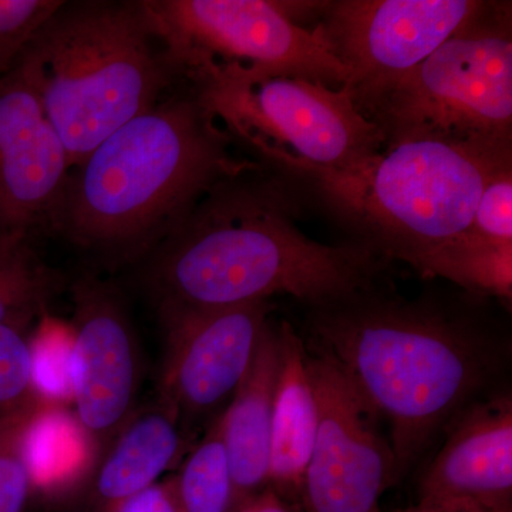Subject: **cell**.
Returning a JSON list of instances; mask_svg holds the SVG:
<instances>
[{"label":"cell","mask_w":512,"mask_h":512,"mask_svg":"<svg viewBox=\"0 0 512 512\" xmlns=\"http://www.w3.org/2000/svg\"><path fill=\"white\" fill-rule=\"evenodd\" d=\"M302 338L382 417L397 483L470 407L511 390L510 325L493 298L454 285L407 298L384 279L306 306Z\"/></svg>","instance_id":"1"},{"label":"cell","mask_w":512,"mask_h":512,"mask_svg":"<svg viewBox=\"0 0 512 512\" xmlns=\"http://www.w3.org/2000/svg\"><path fill=\"white\" fill-rule=\"evenodd\" d=\"M298 181L249 165L218 181L137 268L158 315L288 295L319 305L384 281L390 262L363 245H329L298 227Z\"/></svg>","instance_id":"2"},{"label":"cell","mask_w":512,"mask_h":512,"mask_svg":"<svg viewBox=\"0 0 512 512\" xmlns=\"http://www.w3.org/2000/svg\"><path fill=\"white\" fill-rule=\"evenodd\" d=\"M234 146L184 80L70 168L49 234L109 271L137 265L218 181L255 163Z\"/></svg>","instance_id":"3"},{"label":"cell","mask_w":512,"mask_h":512,"mask_svg":"<svg viewBox=\"0 0 512 512\" xmlns=\"http://www.w3.org/2000/svg\"><path fill=\"white\" fill-rule=\"evenodd\" d=\"M19 67L70 168L184 82L140 0H62Z\"/></svg>","instance_id":"4"},{"label":"cell","mask_w":512,"mask_h":512,"mask_svg":"<svg viewBox=\"0 0 512 512\" xmlns=\"http://www.w3.org/2000/svg\"><path fill=\"white\" fill-rule=\"evenodd\" d=\"M511 164L512 154L409 141L302 187L352 232L350 241L420 274L431 256L470 234L484 185Z\"/></svg>","instance_id":"5"},{"label":"cell","mask_w":512,"mask_h":512,"mask_svg":"<svg viewBox=\"0 0 512 512\" xmlns=\"http://www.w3.org/2000/svg\"><path fill=\"white\" fill-rule=\"evenodd\" d=\"M184 80L235 146L301 185L349 173L384 150L346 87L238 64H204Z\"/></svg>","instance_id":"6"},{"label":"cell","mask_w":512,"mask_h":512,"mask_svg":"<svg viewBox=\"0 0 512 512\" xmlns=\"http://www.w3.org/2000/svg\"><path fill=\"white\" fill-rule=\"evenodd\" d=\"M352 100L384 148L429 140L512 154L511 3L488 2L419 66Z\"/></svg>","instance_id":"7"},{"label":"cell","mask_w":512,"mask_h":512,"mask_svg":"<svg viewBox=\"0 0 512 512\" xmlns=\"http://www.w3.org/2000/svg\"><path fill=\"white\" fill-rule=\"evenodd\" d=\"M181 76L204 64H238L340 89L350 72L286 2L140 0Z\"/></svg>","instance_id":"8"},{"label":"cell","mask_w":512,"mask_h":512,"mask_svg":"<svg viewBox=\"0 0 512 512\" xmlns=\"http://www.w3.org/2000/svg\"><path fill=\"white\" fill-rule=\"evenodd\" d=\"M318 431L303 478L306 512H383L379 501L396 484L384 421L333 360L306 349Z\"/></svg>","instance_id":"9"},{"label":"cell","mask_w":512,"mask_h":512,"mask_svg":"<svg viewBox=\"0 0 512 512\" xmlns=\"http://www.w3.org/2000/svg\"><path fill=\"white\" fill-rule=\"evenodd\" d=\"M480 0L312 2L308 19L350 72V96L409 72L487 8Z\"/></svg>","instance_id":"10"},{"label":"cell","mask_w":512,"mask_h":512,"mask_svg":"<svg viewBox=\"0 0 512 512\" xmlns=\"http://www.w3.org/2000/svg\"><path fill=\"white\" fill-rule=\"evenodd\" d=\"M274 306L269 301L158 315L167 340L160 404L185 436L210 426L247 376Z\"/></svg>","instance_id":"11"},{"label":"cell","mask_w":512,"mask_h":512,"mask_svg":"<svg viewBox=\"0 0 512 512\" xmlns=\"http://www.w3.org/2000/svg\"><path fill=\"white\" fill-rule=\"evenodd\" d=\"M72 292L73 402L94 446L114 436L133 416L140 350L126 302L113 282L83 275Z\"/></svg>","instance_id":"12"},{"label":"cell","mask_w":512,"mask_h":512,"mask_svg":"<svg viewBox=\"0 0 512 512\" xmlns=\"http://www.w3.org/2000/svg\"><path fill=\"white\" fill-rule=\"evenodd\" d=\"M69 157L19 67L0 77V241L49 234Z\"/></svg>","instance_id":"13"},{"label":"cell","mask_w":512,"mask_h":512,"mask_svg":"<svg viewBox=\"0 0 512 512\" xmlns=\"http://www.w3.org/2000/svg\"><path fill=\"white\" fill-rule=\"evenodd\" d=\"M410 512H512L511 390L474 404L444 434Z\"/></svg>","instance_id":"14"},{"label":"cell","mask_w":512,"mask_h":512,"mask_svg":"<svg viewBox=\"0 0 512 512\" xmlns=\"http://www.w3.org/2000/svg\"><path fill=\"white\" fill-rule=\"evenodd\" d=\"M278 370L279 328L271 318L247 376L221 414L235 511L268 487Z\"/></svg>","instance_id":"15"},{"label":"cell","mask_w":512,"mask_h":512,"mask_svg":"<svg viewBox=\"0 0 512 512\" xmlns=\"http://www.w3.org/2000/svg\"><path fill=\"white\" fill-rule=\"evenodd\" d=\"M272 421L268 487L282 500H301L303 478L318 431V403L301 333L282 320Z\"/></svg>","instance_id":"16"},{"label":"cell","mask_w":512,"mask_h":512,"mask_svg":"<svg viewBox=\"0 0 512 512\" xmlns=\"http://www.w3.org/2000/svg\"><path fill=\"white\" fill-rule=\"evenodd\" d=\"M185 439L177 417L163 404L131 416L94 477L100 512L156 483L180 456Z\"/></svg>","instance_id":"17"},{"label":"cell","mask_w":512,"mask_h":512,"mask_svg":"<svg viewBox=\"0 0 512 512\" xmlns=\"http://www.w3.org/2000/svg\"><path fill=\"white\" fill-rule=\"evenodd\" d=\"M92 440L64 404L39 399L23 436V456L33 487L70 480L92 457Z\"/></svg>","instance_id":"18"},{"label":"cell","mask_w":512,"mask_h":512,"mask_svg":"<svg viewBox=\"0 0 512 512\" xmlns=\"http://www.w3.org/2000/svg\"><path fill=\"white\" fill-rule=\"evenodd\" d=\"M63 276L29 239L0 241V325L28 330L62 291Z\"/></svg>","instance_id":"19"},{"label":"cell","mask_w":512,"mask_h":512,"mask_svg":"<svg viewBox=\"0 0 512 512\" xmlns=\"http://www.w3.org/2000/svg\"><path fill=\"white\" fill-rule=\"evenodd\" d=\"M421 278L444 279L464 291L497 301L512 299V242L470 234L431 256Z\"/></svg>","instance_id":"20"},{"label":"cell","mask_w":512,"mask_h":512,"mask_svg":"<svg viewBox=\"0 0 512 512\" xmlns=\"http://www.w3.org/2000/svg\"><path fill=\"white\" fill-rule=\"evenodd\" d=\"M178 512H229L232 478L221 433V416L205 430L174 478Z\"/></svg>","instance_id":"21"},{"label":"cell","mask_w":512,"mask_h":512,"mask_svg":"<svg viewBox=\"0 0 512 512\" xmlns=\"http://www.w3.org/2000/svg\"><path fill=\"white\" fill-rule=\"evenodd\" d=\"M29 345L32 384L37 396L59 404L73 400L72 330L42 325Z\"/></svg>","instance_id":"22"},{"label":"cell","mask_w":512,"mask_h":512,"mask_svg":"<svg viewBox=\"0 0 512 512\" xmlns=\"http://www.w3.org/2000/svg\"><path fill=\"white\" fill-rule=\"evenodd\" d=\"M40 397L0 416V512H25L33 485L23 456V436Z\"/></svg>","instance_id":"23"},{"label":"cell","mask_w":512,"mask_h":512,"mask_svg":"<svg viewBox=\"0 0 512 512\" xmlns=\"http://www.w3.org/2000/svg\"><path fill=\"white\" fill-rule=\"evenodd\" d=\"M28 330L0 325V416L26 406L37 394L32 384Z\"/></svg>","instance_id":"24"},{"label":"cell","mask_w":512,"mask_h":512,"mask_svg":"<svg viewBox=\"0 0 512 512\" xmlns=\"http://www.w3.org/2000/svg\"><path fill=\"white\" fill-rule=\"evenodd\" d=\"M62 0H0V77L15 69L23 49Z\"/></svg>","instance_id":"25"},{"label":"cell","mask_w":512,"mask_h":512,"mask_svg":"<svg viewBox=\"0 0 512 512\" xmlns=\"http://www.w3.org/2000/svg\"><path fill=\"white\" fill-rule=\"evenodd\" d=\"M471 232L497 242H512V164L498 168L478 198Z\"/></svg>","instance_id":"26"},{"label":"cell","mask_w":512,"mask_h":512,"mask_svg":"<svg viewBox=\"0 0 512 512\" xmlns=\"http://www.w3.org/2000/svg\"><path fill=\"white\" fill-rule=\"evenodd\" d=\"M109 512H178L174 480L154 483L114 505Z\"/></svg>","instance_id":"27"},{"label":"cell","mask_w":512,"mask_h":512,"mask_svg":"<svg viewBox=\"0 0 512 512\" xmlns=\"http://www.w3.org/2000/svg\"><path fill=\"white\" fill-rule=\"evenodd\" d=\"M235 512H289L288 507L285 505V500H282L278 494L272 490L271 487H266L254 498L247 501L242 507H239Z\"/></svg>","instance_id":"28"},{"label":"cell","mask_w":512,"mask_h":512,"mask_svg":"<svg viewBox=\"0 0 512 512\" xmlns=\"http://www.w3.org/2000/svg\"><path fill=\"white\" fill-rule=\"evenodd\" d=\"M394 512H410L409 510H400V511H394Z\"/></svg>","instance_id":"29"}]
</instances>
